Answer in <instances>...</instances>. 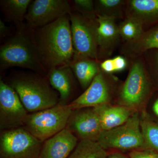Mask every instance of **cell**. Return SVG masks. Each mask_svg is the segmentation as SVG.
<instances>
[{
	"instance_id": "obj_11",
	"label": "cell",
	"mask_w": 158,
	"mask_h": 158,
	"mask_svg": "<svg viewBox=\"0 0 158 158\" xmlns=\"http://www.w3.org/2000/svg\"><path fill=\"white\" fill-rule=\"evenodd\" d=\"M28 114L15 90L0 80V129L6 131L23 126Z\"/></svg>"
},
{
	"instance_id": "obj_7",
	"label": "cell",
	"mask_w": 158,
	"mask_h": 158,
	"mask_svg": "<svg viewBox=\"0 0 158 158\" xmlns=\"http://www.w3.org/2000/svg\"><path fill=\"white\" fill-rule=\"evenodd\" d=\"M43 144L23 127L3 131L0 135V158H38Z\"/></svg>"
},
{
	"instance_id": "obj_2",
	"label": "cell",
	"mask_w": 158,
	"mask_h": 158,
	"mask_svg": "<svg viewBox=\"0 0 158 158\" xmlns=\"http://www.w3.org/2000/svg\"><path fill=\"white\" fill-rule=\"evenodd\" d=\"M46 77L32 71L16 72L10 77L8 84L27 112L36 113L59 104V97Z\"/></svg>"
},
{
	"instance_id": "obj_25",
	"label": "cell",
	"mask_w": 158,
	"mask_h": 158,
	"mask_svg": "<svg viewBox=\"0 0 158 158\" xmlns=\"http://www.w3.org/2000/svg\"><path fill=\"white\" fill-rule=\"evenodd\" d=\"M142 56L152 81L158 82V49L147 51Z\"/></svg>"
},
{
	"instance_id": "obj_27",
	"label": "cell",
	"mask_w": 158,
	"mask_h": 158,
	"mask_svg": "<svg viewBox=\"0 0 158 158\" xmlns=\"http://www.w3.org/2000/svg\"><path fill=\"white\" fill-rule=\"evenodd\" d=\"M129 158H158V152L147 149L135 150L130 153Z\"/></svg>"
},
{
	"instance_id": "obj_15",
	"label": "cell",
	"mask_w": 158,
	"mask_h": 158,
	"mask_svg": "<svg viewBox=\"0 0 158 158\" xmlns=\"http://www.w3.org/2000/svg\"><path fill=\"white\" fill-rule=\"evenodd\" d=\"M47 77L52 88L59 92V104H69L76 88L75 77L70 66L64 65L54 69L48 72Z\"/></svg>"
},
{
	"instance_id": "obj_5",
	"label": "cell",
	"mask_w": 158,
	"mask_h": 158,
	"mask_svg": "<svg viewBox=\"0 0 158 158\" xmlns=\"http://www.w3.org/2000/svg\"><path fill=\"white\" fill-rule=\"evenodd\" d=\"M72 111L69 105L58 104L32 113L28 115L23 127L44 142L66 128Z\"/></svg>"
},
{
	"instance_id": "obj_18",
	"label": "cell",
	"mask_w": 158,
	"mask_h": 158,
	"mask_svg": "<svg viewBox=\"0 0 158 158\" xmlns=\"http://www.w3.org/2000/svg\"><path fill=\"white\" fill-rule=\"evenodd\" d=\"M93 108L98 116L104 131L112 129L124 124L133 113L137 111L124 106H114L110 104Z\"/></svg>"
},
{
	"instance_id": "obj_29",
	"label": "cell",
	"mask_w": 158,
	"mask_h": 158,
	"mask_svg": "<svg viewBox=\"0 0 158 158\" xmlns=\"http://www.w3.org/2000/svg\"><path fill=\"white\" fill-rule=\"evenodd\" d=\"M100 68L102 71L106 73L113 74V73H115L113 60L111 58L105 59L100 62Z\"/></svg>"
},
{
	"instance_id": "obj_13",
	"label": "cell",
	"mask_w": 158,
	"mask_h": 158,
	"mask_svg": "<svg viewBox=\"0 0 158 158\" xmlns=\"http://www.w3.org/2000/svg\"><path fill=\"white\" fill-rule=\"evenodd\" d=\"M97 15L98 60L100 62L111 56L118 46L121 39L116 19Z\"/></svg>"
},
{
	"instance_id": "obj_23",
	"label": "cell",
	"mask_w": 158,
	"mask_h": 158,
	"mask_svg": "<svg viewBox=\"0 0 158 158\" xmlns=\"http://www.w3.org/2000/svg\"><path fill=\"white\" fill-rule=\"evenodd\" d=\"M108 156L97 142L81 140L68 158H107Z\"/></svg>"
},
{
	"instance_id": "obj_31",
	"label": "cell",
	"mask_w": 158,
	"mask_h": 158,
	"mask_svg": "<svg viewBox=\"0 0 158 158\" xmlns=\"http://www.w3.org/2000/svg\"><path fill=\"white\" fill-rule=\"evenodd\" d=\"M107 158H126L123 155L118 152H113L108 156Z\"/></svg>"
},
{
	"instance_id": "obj_16",
	"label": "cell",
	"mask_w": 158,
	"mask_h": 158,
	"mask_svg": "<svg viewBox=\"0 0 158 158\" xmlns=\"http://www.w3.org/2000/svg\"><path fill=\"white\" fill-rule=\"evenodd\" d=\"M125 18L145 26L158 24V0H126Z\"/></svg>"
},
{
	"instance_id": "obj_24",
	"label": "cell",
	"mask_w": 158,
	"mask_h": 158,
	"mask_svg": "<svg viewBox=\"0 0 158 158\" xmlns=\"http://www.w3.org/2000/svg\"><path fill=\"white\" fill-rule=\"evenodd\" d=\"M118 26L119 35L123 42L137 39L144 31V27L141 23L130 18H125Z\"/></svg>"
},
{
	"instance_id": "obj_28",
	"label": "cell",
	"mask_w": 158,
	"mask_h": 158,
	"mask_svg": "<svg viewBox=\"0 0 158 158\" xmlns=\"http://www.w3.org/2000/svg\"><path fill=\"white\" fill-rule=\"evenodd\" d=\"M112 60L114 65L115 72L124 70L127 68L128 65H129V63L128 62V59L121 55L112 58Z\"/></svg>"
},
{
	"instance_id": "obj_17",
	"label": "cell",
	"mask_w": 158,
	"mask_h": 158,
	"mask_svg": "<svg viewBox=\"0 0 158 158\" xmlns=\"http://www.w3.org/2000/svg\"><path fill=\"white\" fill-rule=\"evenodd\" d=\"M158 49V24L132 41L123 42L119 46L120 55L131 59L141 56L145 52Z\"/></svg>"
},
{
	"instance_id": "obj_6",
	"label": "cell",
	"mask_w": 158,
	"mask_h": 158,
	"mask_svg": "<svg viewBox=\"0 0 158 158\" xmlns=\"http://www.w3.org/2000/svg\"><path fill=\"white\" fill-rule=\"evenodd\" d=\"M98 143L104 149L121 150L144 149V138L140 126V116L135 111L125 123L103 131Z\"/></svg>"
},
{
	"instance_id": "obj_3",
	"label": "cell",
	"mask_w": 158,
	"mask_h": 158,
	"mask_svg": "<svg viewBox=\"0 0 158 158\" xmlns=\"http://www.w3.org/2000/svg\"><path fill=\"white\" fill-rule=\"evenodd\" d=\"M18 67L47 77L37 51L34 31L26 28L16 31L0 47V69L2 72L9 67Z\"/></svg>"
},
{
	"instance_id": "obj_8",
	"label": "cell",
	"mask_w": 158,
	"mask_h": 158,
	"mask_svg": "<svg viewBox=\"0 0 158 158\" xmlns=\"http://www.w3.org/2000/svg\"><path fill=\"white\" fill-rule=\"evenodd\" d=\"M69 15L75 55L98 61L97 15L87 17L73 11Z\"/></svg>"
},
{
	"instance_id": "obj_21",
	"label": "cell",
	"mask_w": 158,
	"mask_h": 158,
	"mask_svg": "<svg viewBox=\"0 0 158 158\" xmlns=\"http://www.w3.org/2000/svg\"><path fill=\"white\" fill-rule=\"evenodd\" d=\"M94 2L96 15L116 19L125 18L126 0H96Z\"/></svg>"
},
{
	"instance_id": "obj_1",
	"label": "cell",
	"mask_w": 158,
	"mask_h": 158,
	"mask_svg": "<svg viewBox=\"0 0 158 158\" xmlns=\"http://www.w3.org/2000/svg\"><path fill=\"white\" fill-rule=\"evenodd\" d=\"M34 37L40 59L48 73L59 66L70 65L75 50L69 15L35 29Z\"/></svg>"
},
{
	"instance_id": "obj_4",
	"label": "cell",
	"mask_w": 158,
	"mask_h": 158,
	"mask_svg": "<svg viewBox=\"0 0 158 158\" xmlns=\"http://www.w3.org/2000/svg\"><path fill=\"white\" fill-rule=\"evenodd\" d=\"M129 60L127 77L119 86L116 97L119 105L137 111L151 95L153 83L145 67L143 56Z\"/></svg>"
},
{
	"instance_id": "obj_12",
	"label": "cell",
	"mask_w": 158,
	"mask_h": 158,
	"mask_svg": "<svg viewBox=\"0 0 158 158\" xmlns=\"http://www.w3.org/2000/svg\"><path fill=\"white\" fill-rule=\"evenodd\" d=\"M66 128L81 140L98 142L103 132L98 116L93 108L73 110Z\"/></svg>"
},
{
	"instance_id": "obj_32",
	"label": "cell",
	"mask_w": 158,
	"mask_h": 158,
	"mask_svg": "<svg viewBox=\"0 0 158 158\" xmlns=\"http://www.w3.org/2000/svg\"><path fill=\"white\" fill-rule=\"evenodd\" d=\"M153 110L156 115L158 116V98H157L153 105Z\"/></svg>"
},
{
	"instance_id": "obj_10",
	"label": "cell",
	"mask_w": 158,
	"mask_h": 158,
	"mask_svg": "<svg viewBox=\"0 0 158 158\" xmlns=\"http://www.w3.org/2000/svg\"><path fill=\"white\" fill-rule=\"evenodd\" d=\"M70 1L67 0H35L29 5L25 16L27 28L34 31L72 11Z\"/></svg>"
},
{
	"instance_id": "obj_20",
	"label": "cell",
	"mask_w": 158,
	"mask_h": 158,
	"mask_svg": "<svg viewBox=\"0 0 158 158\" xmlns=\"http://www.w3.org/2000/svg\"><path fill=\"white\" fill-rule=\"evenodd\" d=\"M31 0H1L0 8L7 20L12 22L16 31L26 28L25 16Z\"/></svg>"
},
{
	"instance_id": "obj_26",
	"label": "cell",
	"mask_w": 158,
	"mask_h": 158,
	"mask_svg": "<svg viewBox=\"0 0 158 158\" xmlns=\"http://www.w3.org/2000/svg\"><path fill=\"white\" fill-rule=\"evenodd\" d=\"M71 10L76 11L85 17H96L94 1L92 0H74L72 1Z\"/></svg>"
},
{
	"instance_id": "obj_22",
	"label": "cell",
	"mask_w": 158,
	"mask_h": 158,
	"mask_svg": "<svg viewBox=\"0 0 158 158\" xmlns=\"http://www.w3.org/2000/svg\"><path fill=\"white\" fill-rule=\"evenodd\" d=\"M140 126L144 138V149L158 152V124L151 120L147 113L140 116Z\"/></svg>"
},
{
	"instance_id": "obj_19",
	"label": "cell",
	"mask_w": 158,
	"mask_h": 158,
	"mask_svg": "<svg viewBox=\"0 0 158 158\" xmlns=\"http://www.w3.org/2000/svg\"><path fill=\"white\" fill-rule=\"evenodd\" d=\"M100 61L74 55L69 66L83 90L90 86L100 69Z\"/></svg>"
},
{
	"instance_id": "obj_9",
	"label": "cell",
	"mask_w": 158,
	"mask_h": 158,
	"mask_svg": "<svg viewBox=\"0 0 158 158\" xmlns=\"http://www.w3.org/2000/svg\"><path fill=\"white\" fill-rule=\"evenodd\" d=\"M117 81L118 79L113 74L106 73L100 69L84 93L69 105L72 110H75L110 104L114 94L117 95L119 87L116 86Z\"/></svg>"
},
{
	"instance_id": "obj_14",
	"label": "cell",
	"mask_w": 158,
	"mask_h": 158,
	"mask_svg": "<svg viewBox=\"0 0 158 158\" xmlns=\"http://www.w3.org/2000/svg\"><path fill=\"white\" fill-rule=\"evenodd\" d=\"M78 138L66 128L44 142L38 158H68Z\"/></svg>"
},
{
	"instance_id": "obj_30",
	"label": "cell",
	"mask_w": 158,
	"mask_h": 158,
	"mask_svg": "<svg viewBox=\"0 0 158 158\" xmlns=\"http://www.w3.org/2000/svg\"><path fill=\"white\" fill-rule=\"evenodd\" d=\"M10 29L8 26H6L5 23L0 19V40L1 41L6 38L10 33Z\"/></svg>"
}]
</instances>
